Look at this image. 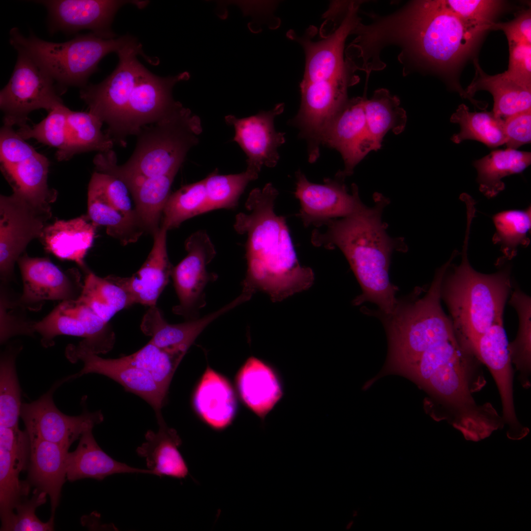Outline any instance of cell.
Returning a JSON list of instances; mask_svg holds the SVG:
<instances>
[{
    "label": "cell",
    "instance_id": "cell-1",
    "mask_svg": "<svg viewBox=\"0 0 531 531\" xmlns=\"http://www.w3.org/2000/svg\"><path fill=\"white\" fill-rule=\"evenodd\" d=\"M484 31L464 23L444 0H415L363 25L360 35L364 48L375 57L394 44L401 48L402 63H425L443 70L458 63Z\"/></svg>",
    "mask_w": 531,
    "mask_h": 531
},
{
    "label": "cell",
    "instance_id": "cell-2",
    "mask_svg": "<svg viewBox=\"0 0 531 531\" xmlns=\"http://www.w3.org/2000/svg\"><path fill=\"white\" fill-rule=\"evenodd\" d=\"M278 194L271 183L253 189L245 203L247 212L238 213L234 226L247 236L242 287L265 292L274 302L308 289L314 281L312 269L298 260L285 217L274 212Z\"/></svg>",
    "mask_w": 531,
    "mask_h": 531
},
{
    "label": "cell",
    "instance_id": "cell-3",
    "mask_svg": "<svg viewBox=\"0 0 531 531\" xmlns=\"http://www.w3.org/2000/svg\"><path fill=\"white\" fill-rule=\"evenodd\" d=\"M139 55L134 49L121 51L113 72L101 83L88 85L81 92L89 111L107 125L105 133L114 143L123 147L128 136L136 135L143 126L177 106L173 87L187 77L184 72L174 76H156L139 61Z\"/></svg>",
    "mask_w": 531,
    "mask_h": 531
},
{
    "label": "cell",
    "instance_id": "cell-4",
    "mask_svg": "<svg viewBox=\"0 0 531 531\" xmlns=\"http://www.w3.org/2000/svg\"><path fill=\"white\" fill-rule=\"evenodd\" d=\"M374 198L373 207L364 205L352 215L327 221L322 226L325 230H314L311 241L316 247H337L343 253L362 289L355 304L371 301L391 315L397 303L395 288L388 276L390 257L405 243L391 237L382 220L388 200L379 194Z\"/></svg>",
    "mask_w": 531,
    "mask_h": 531
},
{
    "label": "cell",
    "instance_id": "cell-5",
    "mask_svg": "<svg viewBox=\"0 0 531 531\" xmlns=\"http://www.w3.org/2000/svg\"><path fill=\"white\" fill-rule=\"evenodd\" d=\"M472 216L467 215L461 262L458 266L451 263V271L447 275L445 273L441 291L451 314L454 333L469 352L480 335L502 321L504 305L512 286L509 267L488 274L471 266L468 247Z\"/></svg>",
    "mask_w": 531,
    "mask_h": 531
},
{
    "label": "cell",
    "instance_id": "cell-6",
    "mask_svg": "<svg viewBox=\"0 0 531 531\" xmlns=\"http://www.w3.org/2000/svg\"><path fill=\"white\" fill-rule=\"evenodd\" d=\"M202 131L200 118L180 103L140 129L132 154L116 168L125 174L146 177L177 173Z\"/></svg>",
    "mask_w": 531,
    "mask_h": 531
},
{
    "label": "cell",
    "instance_id": "cell-7",
    "mask_svg": "<svg viewBox=\"0 0 531 531\" xmlns=\"http://www.w3.org/2000/svg\"><path fill=\"white\" fill-rule=\"evenodd\" d=\"M133 38L125 35L104 39L91 32L57 43L42 40L33 33L25 37L17 28L9 32L11 45L26 51L63 89L87 85L100 61L111 53H117Z\"/></svg>",
    "mask_w": 531,
    "mask_h": 531
},
{
    "label": "cell",
    "instance_id": "cell-8",
    "mask_svg": "<svg viewBox=\"0 0 531 531\" xmlns=\"http://www.w3.org/2000/svg\"><path fill=\"white\" fill-rule=\"evenodd\" d=\"M448 261L436 271L422 298L391 315L388 358L396 364L408 363L432 345L456 336L452 324L441 305V291Z\"/></svg>",
    "mask_w": 531,
    "mask_h": 531
},
{
    "label": "cell",
    "instance_id": "cell-9",
    "mask_svg": "<svg viewBox=\"0 0 531 531\" xmlns=\"http://www.w3.org/2000/svg\"><path fill=\"white\" fill-rule=\"evenodd\" d=\"M17 61L8 83L0 92L3 125L22 128L30 113L43 109L50 112L63 103L55 81L26 51L15 48Z\"/></svg>",
    "mask_w": 531,
    "mask_h": 531
},
{
    "label": "cell",
    "instance_id": "cell-10",
    "mask_svg": "<svg viewBox=\"0 0 531 531\" xmlns=\"http://www.w3.org/2000/svg\"><path fill=\"white\" fill-rule=\"evenodd\" d=\"M125 184L107 172L95 170L88 186V216L97 226L126 245L145 232Z\"/></svg>",
    "mask_w": 531,
    "mask_h": 531
},
{
    "label": "cell",
    "instance_id": "cell-11",
    "mask_svg": "<svg viewBox=\"0 0 531 531\" xmlns=\"http://www.w3.org/2000/svg\"><path fill=\"white\" fill-rule=\"evenodd\" d=\"M52 216L50 206L13 191L0 197V275L3 283L12 279L14 266L29 243L42 236Z\"/></svg>",
    "mask_w": 531,
    "mask_h": 531
},
{
    "label": "cell",
    "instance_id": "cell-12",
    "mask_svg": "<svg viewBox=\"0 0 531 531\" xmlns=\"http://www.w3.org/2000/svg\"><path fill=\"white\" fill-rule=\"evenodd\" d=\"M0 169L13 191L45 205L56 201L57 191L49 188L50 163L21 137L13 127L3 125L0 131Z\"/></svg>",
    "mask_w": 531,
    "mask_h": 531
},
{
    "label": "cell",
    "instance_id": "cell-13",
    "mask_svg": "<svg viewBox=\"0 0 531 531\" xmlns=\"http://www.w3.org/2000/svg\"><path fill=\"white\" fill-rule=\"evenodd\" d=\"M186 256L172 269L171 277L179 303L173 308L175 314L186 321L198 318L206 304L205 287L213 278L206 266L216 255L215 247L204 230L194 232L185 242Z\"/></svg>",
    "mask_w": 531,
    "mask_h": 531
},
{
    "label": "cell",
    "instance_id": "cell-14",
    "mask_svg": "<svg viewBox=\"0 0 531 531\" xmlns=\"http://www.w3.org/2000/svg\"><path fill=\"white\" fill-rule=\"evenodd\" d=\"M61 384L56 383L45 394L30 403H22L20 417L30 438H39L58 444L68 450L82 434L103 421L100 411L84 410L79 415L69 416L55 405L53 395Z\"/></svg>",
    "mask_w": 531,
    "mask_h": 531
},
{
    "label": "cell",
    "instance_id": "cell-15",
    "mask_svg": "<svg viewBox=\"0 0 531 531\" xmlns=\"http://www.w3.org/2000/svg\"><path fill=\"white\" fill-rule=\"evenodd\" d=\"M295 178V196L300 204L296 215L305 227L320 228L330 219L352 215L364 205L356 184H352L350 194L344 179L336 176L335 178H324V184H317L309 181L298 170Z\"/></svg>",
    "mask_w": 531,
    "mask_h": 531
},
{
    "label": "cell",
    "instance_id": "cell-16",
    "mask_svg": "<svg viewBox=\"0 0 531 531\" xmlns=\"http://www.w3.org/2000/svg\"><path fill=\"white\" fill-rule=\"evenodd\" d=\"M23 283L21 296L16 305L37 309L46 300L77 299L83 284L77 268L63 270L46 258H33L27 254L17 260Z\"/></svg>",
    "mask_w": 531,
    "mask_h": 531
},
{
    "label": "cell",
    "instance_id": "cell-17",
    "mask_svg": "<svg viewBox=\"0 0 531 531\" xmlns=\"http://www.w3.org/2000/svg\"><path fill=\"white\" fill-rule=\"evenodd\" d=\"M36 2L48 11L50 30L76 32L89 30L104 39H113L116 35L111 25L117 11L131 3L144 8L148 0H44Z\"/></svg>",
    "mask_w": 531,
    "mask_h": 531
},
{
    "label": "cell",
    "instance_id": "cell-18",
    "mask_svg": "<svg viewBox=\"0 0 531 531\" xmlns=\"http://www.w3.org/2000/svg\"><path fill=\"white\" fill-rule=\"evenodd\" d=\"M364 98L348 99L329 121L322 136V145L341 153L345 168L335 176L344 179L369 152L378 149L369 134Z\"/></svg>",
    "mask_w": 531,
    "mask_h": 531
},
{
    "label": "cell",
    "instance_id": "cell-19",
    "mask_svg": "<svg viewBox=\"0 0 531 531\" xmlns=\"http://www.w3.org/2000/svg\"><path fill=\"white\" fill-rule=\"evenodd\" d=\"M508 343L502 321L492 325L472 345L471 353L490 370L497 384L502 407V419L509 426L507 437L523 436L527 428L516 415L513 394V374Z\"/></svg>",
    "mask_w": 531,
    "mask_h": 531
},
{
    "label": "cell",
    "instance_id": "cell-20",
    "mask_svg": "<svg viewBox=\"0 0 531 531\" xmlns=\"http://www.w3.org/2000/svg\"><path fill=\"white\" fill-rule=\"evenodd\" d=\"M471 356L455 336L432 345L397 375L413 382L431 398L455 379Z\"/></svg>",
    "mask_w": 531,
    "mask_h": 531
},
{
    "label": "cell",
    "instance_id": "cell-21",
    "mask_svg": "<svg viewBox=\"0 0 531 531\" xmlns=\"http://www.w3.org/2000/svg\"><path fill=\"white\" fill-rule=\"evenodd\" d=\"M65 354L70 362L81 360L84 366L76 374L63 379V383L88 373L102 375L119 384L125 390L143 398L153 408L155 414L161 412L167 394L146 371L130 364L121 357L103 358L98 354L79 349L73 344L68 345Z\"/></svg>",
    "mask_w": 531,
    "mask_h": 531
},
{
    "label": "cell",
    "instance_id": "cell-22",
    "mask_svg": "<svg viewBox=\"0 0 531 531\" xmlns=\"http://www.w3.org/2000/svg\"><path fill=\"white\" fill-rule=\"evenodd\" d=\"M284 109L279 103L268 111H261L250 117L238 118L228 115L227 124L234 127L236 142L245 153L247 168L260 173L263 166L272 168L279 159L278 148L285 142V133L276 131L274 121Z\"/></svg>",
    "mask_w": 531,
    "mask_h": 531
},
{
    "label": "cell",
    "instance_id": "cell-23",
    "mask_svg": "<svg viewBox=\"0 0 531 531\" xmlns=\"http://www.w3.org/2000/svg\"><path fill=\"white\" fill-rule=\"evenodd\" d=\"M359 1L350 2L338 27L327 37L313 41L306 38L299 42L305 53L303 81L335 79L349 75L353 69L343 58L345 40L360 21L357 11Z\"/></svg>",
    "mask_w": 531,
    "mask_h": 531
},
{
    "label": "cell",
    "instance_id": "cell-24",
    "mask_svg": "<svg viewBox=\"0 0 531 531\" xmlns=\"http://www.w3.org/2000/svg\"><path fill=\"white\" fill-rule=\"evenodd\" d=\"M167 231L161 226L153 235L154 242L150 253L142 266L132 276L109 275L129 295L134 304L148 307L156 305L159 296L169 282L173 267L167 250Z\"/></svg>",
    "mask_w": 531,
    "mask_h": 531
},
{
    "label": "cell",
    "instance_id": "cell-25",
    "mask_svg": "<svg viewBox=\"0 0 531 531\" xmlns=\"http://www.w3.org/2000/svg\"><path fill=\"white\" fill-rule=\"evenodd\" d=\"M236 381L242 401L262 422L285 395L284 383L279 371L254 356L244 362Z\"/></svg>",
    "mask_w": 531,
    "mask_h": 531
},
{
    "label": "cell",
    "instance_id": "cell-26",
    "mask_svg": "<svg viewBox=\"0 0 531 531\" xmlns=\"http://www.w3.org/2000/svg\"><path fill=\"white\" fill-rule=\"evenodd\" d=\"M244 302L243 296L239 295L228 304L203 318L177 324L168 323L156 305L150 306L143 318L141 329L151 337L150 341L157 347L168 351L186 353L208 324Z\"/></svg>",
    "mask_w": 531,
    "mask_h": 531
},
{
    "label": "cell",
    "instance_id": "cell-27",
    "mask_svg": "<svg viewBox=\"0 0 531 531\" xmlns=\"http://www.w3.org/2000/svg\"><path fill=\"white\" fill-rule=\"evenodd\" d=\"M192 402L199 418L214 430H225L235 418L237 402L234 389L226 378L209 367L195 388Z\"/></svg>",
    "mask_w": 531,
    "mask_h": 531
},
{
    "label": "cell",
    "instance_id": "cell-28",
    "mask_svg": "<svg viewBox=\"0 0 531 531\" xmlns=\"http://www.w3.org/2000/svg\"><path fill=\"white\" fill-rule=\"evenodd\" d=\"M155 415L158 424L157 432L147 431L146 441L137 447L136 452L146 459L148 469L152 474L184 478L189 470L179 450L181 439L176 430L167 426L161 412Z\"/></svg>",
    "mask_w": 531,
    "mask_h": 531
},
{
    "label": "cell",
    "instance_id": "cell-29",
    "mask_svg": "<svg viewBox=\"0 0 531 531\" xmlns=\"http://www.w3.org/2000/svg\"><path fill=\"white\" fill-rule=\"evenodd\" d=\"M177 174L146 177L128 175L115 170L111 171V174L119 178L127 187L145 232L152 236L161 227L159 224L164 208Z\"/></svg>",
    "mask_w": 531,
    "mask_h": 531
},
{
    "label": "cell",
    "instance_id": "cell-30",
    "mask_svg": "<svg viewBox=\"0 0 531 531\" xmlns=\"http://www.w3.org/2000/svg\"><path fill=\"white\" fill-rule=\"evenodd\" d=\"M30 441L29 482L49 496L54 515L67 478L66 457L68 450L39 438H30Z\"/></svg>",
    "mask_w": 531,
    "mask_h": 531
},
{
    "label": "cell",
    "instance_id": "cell-31",
    "mask_svg": "<svg viewBox=\"0 0 531 531\" xmlns=\"http://www.w3.org/2000/svg\"><path fill=\"white\" fill-rule=\"evenodd\" d=\"M92 429L85 432L80 438L77 448L68 452L66 457V478L74 481L83 478L102 480L118 473H147L148 469L131 467L115 460L106 453L96 442Z\"/></svg>",
    "mask_w": 531,
    "mask_h": 531
},
{
    "label": "cell",
    "instance_id": "cell-32",
    "mask_svg": "<svg viewBox=\"0 0 531 531\" xmlns=\"http://www.w3.org/2000/svg\"><path fill=\"white\" fill-rule=\"evenodd\" d=\"M96 227L88 215L57 220L46 226L40 239L49 252L60 259L74 261L85 269L84 258L93 244Z\"/></svg>",
    "mask_w": 531,
    "mask_h": 531
},
{
    "label": "cell",
    "instance_id": "cell-33",
    "mask_svg": "<svg viewBox=\"0 0 531 531\" xmlns=\"http://www.w3.org/2000/svg\"><path fill=\"white\" fill-rule=\"evenodd\" d=\"M474 64L475 76L465 91L470 98L479 90L489 91L494 100L492 112L503 119L531 108V88L516 82L504 72L493 76L487 74L476 59Z\"/></svg>",
    "mask_w": 531,
    "mask_h": 531
},
{
    "label": "cell",
    "instance_id": "cell-34",
    "mask_svg": "<svg viewBox=\"0 0 531 531\" xmlns=\"http://www.w3.org/2000/svg\"><path fill=\"white\" fill-rule=\"evenodd\" d=\"M103 124L99 118L89 111L69 109L66 144L62 150L56 152L58 161L68 160L75 154L83 152H101L112 149L114 142L101 131Z\"/></svg>",
    "mask_w": 531,
    "mask_h": 531
},
{
    "label": "cell",
    "instance_id": "cell-35",
    "mask_svg": "<svg viewBox=\"0 0 531 531\" xmlns=\"http://www.w3.org/2000/svg\"><path fill=\"white\" fill-rule=\"evenodd\" d=\"M531 163V153L517 149H496L473 162L479 191L487 198L497 196L505 188L502 179L519 174Z\"/></svg>",
    "mask_w": 531,
    "mask_h": 531
},
{
    "label": "cell",
    "instance_id": "cell-36",
    "mask_svg": "<svg viewBox=\"0 0 531 531\" xmlns=\"http://www.w3.org/2000/svg\"><path fill=\"white\" fill-rule=\"evenodd\" d=\"M364 107L369 134L379 149L386 133L402 132L407 122L406 112L399 98L386 89L376 90L370 99L364 98Z\"/></svg>",
    "mask_w": 531,
    "mask_h": 531
},
{
    "label": "cell",
    "instance_id": "cell-37",
    "mask_svg": "<svg viewBox=\"0 0 531 531\" xmlns=\"http://www.w3.org/2000/svg\"><path fill=\"white\" fill-rule=\"evenodd\" d=\"M450 121L458 123L459 133L454 134L451 141L460 144L465 140L480 142L490 148L504 145V119L491 112H470L464 104H460L451 115Z\"/></svg>",
    "mask_w": 531,
    "mask_h": 531
},
{
    "label": "cell",
    "instance_id": "cell-38",
    "mask_svg": "<svg viewBox=\"0 0 531 531\" xmlns=\"http://www.w3.org/2000/svg\"><path fill=\"white\" fill-rule=\"evenodd\" d=\"M77 299L107 322L119 311L134 304L129 295L109 276L102 278L89 271Z\"/></svg>",
    "mask_w": 531,
    "mask_h": 531
},
{
    "label": "cell",
    "instance_id": "cell-39",
    "mask_svg": "<svg viewBox=\"0 0 531 531\" xmlns=\"http://www.w3.org/2000/svg\"><path fill=\"white\" fill-rule=\"evenodd\" d=\"M492 220L496 229L492 241L494 244L500 245L502 254L497 262L499 265L513 259L519 246L526 247L530 244L531 205L524 209L500 211L493 216Z\"/></svg>",
    "mask_w": 531,
    "mask_h": 531
},
{
    "label": "cell",
    "instance_id": "cell-40",
    "mask_svg": "<svg viewBox=\"0 0 531 531\" xmlns=\"http://www.w3.org/2000/svg\"><path fill=\"white\" fill-rule=\"evenodd\" d=\"M513 288L509 303L517 313L519 324L517 336L512 342L508 344V349L511 362L520 372L523 386L528 387L530 385L531 299L519 287L515 286Z\"/></svg>",
    "mask_w": 531,
    "mask_h": 531
},
{
    "label": "cell",
    "instance_id": "cell-41",
    "mask_svg": "<svg viewBox=\"0 0 531 531\" xmlns=\"http://www.w3.org/2000/svg\"><path fill=\"white\" fill-rule=\"evenodd\" d=\"M59 304L65 312L77 318L84 328L86 337L75 345L76 348L98 355L113 349L116 337L109 322L78 299L63 301Z\"/></svg>",
    "mask_w": 531,
    "mask_h": 531
},
{
    "label": "cell",
    "instance_id": "cell-42",
    "mask_svg": "<svg viewBox=\"0 0 531 531\" xmlns=\"http://www.w3.org/2000/svg\"><path fill=\"white\" fill-rule=\"evenodd\" d=\"M207 212L205 179L184 185L170 195L162 216V227L168 231L182 222Z\"/></svg>",
    "mask_w": 531,
    "mask_h": 531
},
{
    "label": "cell",
    "instance_id": "cell-43",
    "mask_svg": "<svg viewBox=\"0 0 531 531\" xmlns=\"http://www.w3.org/2000/svg\"><path fill=\"white\" fill-rule=\"evenodd\" d=\"M185 354L165 350L149 341L135 353L121 357L149 373L161 389L167 394L173 376Z\"/></svg>",
    "mask_w": 531,
    "mask_h": 531
},
{
    "label": "cell",
    "instance_id": "cell-44",
    "mask_svg": "<svg viewBox=\"0 0 531 531\" xmlns=\"http://www.w3.org/2000/svg\"><path fill=\"white\" fill-rule=\"evenodd\" d=\"M28 462L0 448V512L1 523L14 513L13 509L28 495L30 485L19 479Z\"/></svg>",
    "mask_w": 531,
    "mask_h": 531
},
{
    "label": "cell",
    "instance_id": "cell-45",
    "mask_svg": "<svg viewBox=\"0 0 531 531\" xmlns=\"http://www.w3.org/2000/svg\"><path fill=\"white\" fill-rule=\"evenodd\" d=\"M21 349L9 348L1 355L0 363V427H18L20 416L21 389L15 359Z\"/></svg>",
    "mask_w": 531,
    "mask_h": 531
},
{
    "label": "cell",
    "instance_id": "cell-46",
    "mask_svg": "<svg viewBox=\"0 0 531 531\" xmlns=\"http://www.w3.org/2000/svg\"><path fill=\"white\" fill-rule=\"evenodd\" d=\"M259 173L250 169L237 174L219 175L214 172L205 178L207 212L219 209H233L247 184L256 179Z\"/></svg>",
    "mask_w": 531,
    "mask_h": 531
},
{
    "label": "cell",
    "instance_id": "cell-47",
    "mask_svg": "<svg viewBox=\"0 0 531 531\" xmlns=\"http://www.w3.org/2000/svg\"><path fill=\"white\" fill-rule=\"evenodd\" d=\"M69 108L61 103L49 112L47 117L32 126L28 124L16 130L26 140L34 139L46 145L63 149L66 142L67 116Z\"/></svg>",
    "mask_w": 531,
    "mask_h": 531
},
{
    "label": "cell",
    "instance_id": "cell-48",
    "mask_svg": "<svg viewBox=\"0 0 531 531\" xmlns=\"http://www.w3.org/2000/svg\"><path fill=\"white\" fill-rule=\"evenodd\" d=\"M30 335L37 332L41 336V342L45 347L54 344V339L58 335L86 337L81 322L75 317L65 312L60 304L47 316L36 322L30 321Z\"/></svg>",
    "mask_w": 531,
    "mask_h": 531
},
{
    "label": "cell",
    "instance_id": "cell-49",
    "mask_svg": "<svg viewBox=\"0 0 531 531\" xmlns=\"http://www.w3.org/2000/svg\"><path fill=\"white\" fill-rule=\"evenodd\" d=\"M32 498L22 501L15 506L13 513L4 523L1 531H50L54 530V515L46 522L40 521L35 514L36 508L46 502L45 492L36 488Z\"/></svg>",
    "mask_w": 531,
    "mask_h": 531
},
{
    "label": "cell",
    "instance_id": "cell-50",
    "mask_svg": "<svg viewBox=\"0 0 531 531\" xmlns=\"http://www.w3.org/2000/svg\"><path fill=\"white\" fill-rule=\"evenodd\" d=\"M448 8L469 26L485 31L490 30L492 19L501 1L493 0H444Z\"/></svg>",
    "mask_w": 531,
    "mask_h": 531
},
{
    "label": "cell",
    "instance_id": "cell-51",
    "mask_svg": "<svg viewBox=\"0 0 531 531\" xmlns=\"http://www.w3.org/2000/svg\"><path fill=\"white\" fill-rule=\"evenodd\" d=\"M509 44V64L504 73L516 82L531 88V44Z\"/></svg>",
    "mask_w": 531,
    "mask_h": 531
},
{
    "label": "cell",
    "instance_id": "cell-52",
    "mask_svg": "<svg viewBox=\"0 0 531 531\" xmlns=\"http://www.w3.org/2000/svg\"><path fill=\"white\" fill-rule=\"evenodd\" d=\"M504 145L506 148L517 149L531 141V108L516 113L504 119Z\"/></svg>",
    "mask_w": 531,
    "mask_h": 531
},
{
    "label": "cell",
    "instance_id": "cell-53",
    "mask_svg": "<svg viewBox=\"0 0 531 531\" xmlns=\"http://www.w3.org/2000/svg\"><path fill=\"white\" fill-rule=\"evenodd\" d=\"M490 30H500L505 33L508 43L531 44V14L528 10L506 23L494 22Z\"/></svg>",
    "mask_w": 531,
    "mask_h": 531
}]
</instances>
